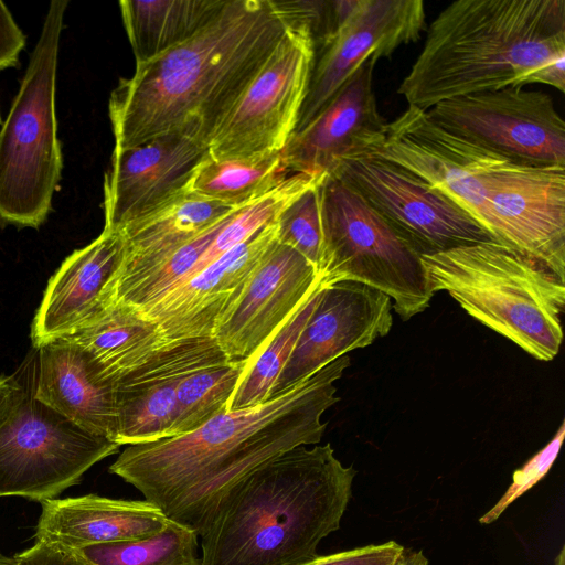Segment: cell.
Instances as JSON below:
<instances>
[{
    "label": "cell",
    "instance_id": "obj_27",
    "mask_svg": "<svg viewBox=\"0 0 565 565\" xmlns=\"http://www.w3.org/2000/svg\"><path fill=\"white\" fill-rule=\"evenodd\" d=\"M321 287L319 285L259 351L247 361L225 411L255 406L271 396L298 337L317 302Z\"/></svg>",
    "mask_w": 565,
    "mask_h": 565
},
{
    "label": "cell",
    "instance_id": "obj_14",
    "mask_svg": "<svg viewBox=\"0 0 565 565\" xmlns=\"http://www.w3.org/2000/svg\"><path fill=\"white\" fill-rule=\"evenodd\" d=\"M425 17L422 0H359L333 39L315 54L295 132L317 116L365 60L390 57L398 47L417 42Z\"/></svg>",
    "mask_w": 565,
    "mask_h": 565
},
{
    "label": "cell",
    "instance_id": "obj_13",
    "mask_svg": "<svg viewBox=\"0 0 565 565\" xmlns=\"http://www.w3.org/2000/svg\"><path fill=\"white\" fill-rule=\"evenodd\" d=\"M427 114L447 131L518 163L565 167V122L546 93L480 92L443 100Z\"/></svg>",
    "mask_w": 565,
    "mask_h": 565
},
{
    "label": "cell",
    "instance_id": "obj_15",
    "mask_svg": "<svg viewBox=\"0 0 565 565\" xmlns=\"http://www.w3.org/2000/svg\"><path fill=\"white\" fill-rule=\"evenodd\" d=\"M392 300L360 282L341 281L321 287L271 396L355 349L372 344L392 329Z\"/></svg>",
    "mask_w": 565,
    "mask_h": 565
},
{
    "label": "cell",
    "instance_id": "obj_6",
    "mask_svg": "<svg viewBox=\"0 0 565 565\" xmlns=\"http://www.w3.org/2000/svg\"><path fill=\"white\" fill-rule=\"evenodd\" d=\"M431 291H447L471 317L541 361L563 341L565 279L497 242L422 256Z\"/></svg>",
    "mask_w": 565,
    "mask_h": 565
},
{
    "label": "cell",
    "instance_id": "obj_9",
    "mask_svg": "<svg viewBox=\"0 0 565 565\" xmlns=\"http://www.w3.org/2000/svg\"><path fill=\"white\" fill-rule=\"evenodd\" d=\"M300 12L207 141L213 160L280 152L296 130L315 62L318 1Z\"/></svg>",
    "mask_w": 565,
    "mask_h": 565
},
{
    "label": "cell",
    "instance_id": "obj_12",
    "mask_svg": "<svg viewBox=\"0 0 565 565\" xmlns=\"http://www.w3.org/2000/svg\"><path fill=\"white\" fill-rule=\"evenodd\" d=\"M60 339L79 347L116 393L228 362L213 338L168 341L154 322L125 303H111L92 324Z\"/></svg>",
    "mask_w": 565,
    "mask_h": 565
},
{
    "label": "cell",
    "instance_id": "obj_16",
    "mask_svg": "<svg viewBox=\"0 0 565 565\" xmlns=\"http://www.w3.org/2000/svg\"><path fill=\"white\" fill-rule=\"evenodd\" d=\"M319 285L315 266L277 241L212 338L228 362H247Z\"/></svg>",
    "mask_w": 565,
    "mask_h": 565
},
{
    "label": "cell",
    "instance_id": "obj_36",
    "mask_svg": "<svg viewBox=\"0 0 565 565\" xmlns=\"http://www.w3.org/2000/svg\"><path fill=\"white\" fill-rule=\"evenodd\" d=\"M534 83L553 86L559 92H565V53L548 61L540 68L533 79Z\"/></svg>",
    "mask_w": 565,
    "mask_h": 565
},
{
    "label": "cell",
    "instance_id": "obj_7",
    "mask_svg": "<svg viewBox=\"0 0 565 565\" xmlns=\"http://www.w3.org/2000/svg\"><path fill=\"white\" fill-rule=\"evenodd\" d=\"M67 0L50 2L39 40L0 128V225L39 228L60 190L63 154L55 111Z\"/></svg>",
    "mask_w": 565,
    "mask_h": 565
},
{
    "label": "cell",
    "instance_id": "obj_19",
    "mask_svg": "<svg viewBox=\"0 0 565 565\" xmlns=\"http://www.w3.org/2000/svg\"><path fill=\"white\" fill-rule=\"evenodd\" d=\"M206 156V145L188 132L114 149L104 178V230L117 231L181 192Z\"/></svg>",
    "mask_w": 565,
    "mask_h": 565
},
{
    "label": "cell",
    "instance_id": "obj_18",
    "mask_svg": "<svg viewBox=\"0 0 565 565\" xmlns=\"http://www.w3.org/2000/svg\"><path fill=\"white\" fill-rule=\"evenodd\" d=\"M377 57L365 60L328 104L282 150L289 173L328 174L343 158L371 151L387 122L377 109L373 74Z\"/></svg>",
    "mask_w": 565,
    "mask_h": 565
},
{
    "label": "cell",
    "instance_id": "obj_31",
    "mask_svg": "<svg viewBox=\"0 0 565 565\" xmlns=\"http://www.w3.org/2000/svg\"><path fill=\"white\" fill-rule=\"evenodd\" d=\"M564 435L565 424L563 422L553 439L513 473L511 484L499 501L479 519L480 524L487 525L495 522L510 504L548 472L559 452Z\"/></svg>",
    "mask_w": 565,
    "mask_h": 565
},
{
    "label": "cell",
    "instance_id": "obj_39",
    "mask_svg": "<svg viewBox=\"0 0 565 565\" xmlns=\"http://www.w3.org/2000/svg\"><path fill=\"white\" fill-rule=\"evenodd\" d=\"M402 559H403V554H402L401 558L398 559V562L395 565H401L402 564Z\"/></svg>",
    "mask_w": 565,
    "mask_h": 565
},
{
    "label": "cell",
    "instance_id": "obj_8",
    "mask_svg": "<svg viewBox=\"0 0 565 565\" xmlns=\"http://www.w3.org/2000/svg\"><path fill=\"white\" fill-rule=\"evenodd\" d=\"M322 287L363 284L385 294L403 321L425 311L435 295L422 254L350 186L327 174L320 185Z\"/></svg>",
    "mask_w": 565,
    "mask_h": 565
},
{
    "label": "cell",
    "instance_id": "obj_10",
    "mask_svg": "<svg viewBox=\"0 0 565 565\" xmlns=\"http://www.w3.org/2000/svg\"><path fill=\"white\" fill-rule=\"evenodd\" d=\"M31 356L23 402L0 427V498L56 499L120 446L77 427L33 396Z\"/></svg>",
    "mask_w": 565,
    "mask_h": 565
},
{
    "label": "cell",
    "instance_id": "obj_34",
    "mask_svg": "<svg viewBox=\"0 0 565 565\" xmlns=\"http://www.w3.org/2000/svg\"><path fill=\"white\" fill-rule=\"evenodd\" d=\"M25 41L9 8L0 0V71L19 65Z\"/></svg>",
    "mask_w": 565,
    "mask_h": 565
},
{
    "label": "cell",
    "instance_id": "obj_23",
    "mask_svg": "<svg viewBox=\"0 0 565 565\" xmlns=\"http://www.w3.org/2000/svg\"><path fill=\"white\" fill-rule=\"evenodd\" d=\"M253 201L230 205L201 198L184 188L156 209L117 230L125 239V256L108 286L107 303L115 285L154 267L215 223Z\"/></svg>",
    "mask_w": 565,
    "mask_h": 565
},
{
    "label": "cell",
    "instance_id": "obj_1",
    "mask_svg": "<svg viewBox=\"0 0 565 565\" xmlns=\"http://www.w3.org/2000/svg\"><path fill=\"white\" fill-rule=\"evenodd\" d=\"M349 366L342 355L264 403L223 411L183 435L129 445L109 471L200 535L244 478L290 449L320 443L322 415L340 399L335 382Z\"/></svg>",
    "mask_w": 565,
    "mask_h": 565
},
{
    "label": "cell",
    "instance_id": "obj_4",
    "mask_svg": "<svg viewBox=\"0 0 565 565\" xmlns=\"http://www.w3.org/2000/svg\"><path fill=\"white\" fill-rule=\"evenodd\" d=\"M565 53V0H457L429 24L398 86L428 110L469 94L523 87Z\"/></svg>",
    "mask_w": 565,
    "mask_h": 565
},
{
    "label": "cell",
    "instance_id": "obj_29",
    "mask_svg": "<svg viewBox=\"0 0 565 565\" xmlns=\"http://www.w3.org/2000/svg\"><path fill=\"white\" fill-rule=\"evenodd\" d=\"M246 363L226 362L182 377L175 390L177 413L171 437L193 431L225 411Z\"/></svg>",
    "mask_w": 565,
    "mask_h": 565
},
{
    "label": "cell",
    "instance_id": "obj_30",
    "mask_svg": "<svg viewBox=\"0 0 565 565\" xmlns=\"http://www.w3.org/2000/svg\"><path fill=\"white\" fill-rule=\"evenodd\" d=\"M321 183L295 199L275 220L278 243L296 249L315 266L317 273L322 244Z\"/></svg>",
    "mask_w": 565,
    "mask_h": 565
},
{
    "label": "cell",
    "instance_id": "obj_24",
    "mask_svg": "<svg viewBox=\"0 0 565 565\" xmlns=\"http://www.w3.org/2000/svg\"><path fill=\"white\" fill-rule=\"evenodd\" d=\"M226 0H122L121 19L136 62L153 58L201 30Z\"/></svg>",
    "mask_w": 565,
    "mask_h": 565
},
{
    "label": "cell",
    "instance_id": "obj_5",
    "mask_svg": "<svg viewBox=\"0 0 565 565\" xmlns=\"http://www.w3.org/2000/svg\"><path fill=\"white\" fill-rule=\"evenodd\" d=\"M434 188L494 242L564 271L565 167L521 164L449 132Z\"/></svg>",
    "mask_w": 565,
    "mask_h": 565
},
{
    "label": "cell",
    "instance_id": "obj_28",
    "mask_svg": "<svg viewBox=\"0 0 565 565\" xmlns=\"http://www.w3.org/2000/svg\"><path fill=\"white\" fill-rule=\"evenodd\" d=\"M181 379L117 392L114 443L129 446L171 437L177 413L175 390Z\"/></svg>",
    "mask_w": 565,
    "mask_h": 565
},
{
    "label": "cell",
    "instance_id": "obj_11",
    "mask_svg": "<svg viewBox=\"0 0 565 565\" xmlns=\"http://www.w3.org/2000/svg\"><path fill=\"white\" fill-rule=\"evenodd\" d=\"M328 174L362 196L422 256L494 242L440 191L381 157L367 152L347 157Z\"/></svg>",
    "mask_w": 565,
    "mask_h": 565
},
{
    "label": "cell",
    "instance_id": "obj_17",
    "mask_svg": "<svg viewBox=\"0 0 565 565\" xmlns=\"http://www.w3.org/2000/svg\"><path fill=\"white\" fill-rule=\"evenodd\" d=\"M275 220L181 286L135 309L154 322L168 341L212 338L223 315L238 299L254 270L277 243Z\"/></svg>",
    "mask_w": 565,
    "mask_h": 565
},
{
    "label": "cell",
    "instance_id": "obj_38",
    "mask_svg": "<svg viewBox=\"0 0 565 565\" xmlns=\"http://www.w3.org/2000/svg\"><path fill=\"white\" fill-rule=\"evenodd\" d=\"M555 565H565V546L559 550L555 558Z\"/></svg>",
    "mask_w": 565,
    "mask_h": 565
},
{
    "label": "cell",
    "instance_id": "obj_3",
    "mask_svg": "<svg viewBox=\"0 0 565 565\" xmlns=\"http://www.w3.org/2000/svg\"><path fill=\"white\" fill-rule=\"evenodd\" d=\"M356 470L330 444L298 446L253 471L203 527L201 565H300L339 530Z\"/></svg>",
    "mask_w": 565,
    "mask_h": 565
},
{
    "label": "cell",
    "instance_id": "obj_21",
    "mask_svg": "<svg viewBox=\"0 0 565 565\" xmlns=\"http://www.w3.org/2000/svg\"><path fill=\"white\" fill-rule=\"evenodd\" d=\"M33 396L83 430L114 441L117 393L76 344L56 339L35 349Z\"/></svg>",
    "mask_w": 565,
    "mask_h": 565
},
{
    "label": "cell",
    "instance_id": "obj_40",
    "mask_svg": "<svg viewBox=\"0 0 565 565\" xmlns=\"http://www.w3.org/2000/svg\"><path fill=\"white\" fill-rule=\"evenodd\" d=\"M0 124H1V118H0Z\"/></svg>",
    "mask_w": 565,
    "mask_h": 565
},
{
    "label": "cell",
    "instance_id": "obj_37",
    "mask_svg": "<svg viewBox=\"0 0 565 565\" xmlns=\"http://www.w3.org/2000/svg\"><path fill=\"white\" fill-rule=\"evenodd\" d=\"M401 565H428V559L423 551H414L405 547Z\"/></svg>",
    "mask_w": 565,
    "mask_h": 565
},
{
    "label": "cell",
    "instance_id": "obj_33",
    "mask_svg": "<svg viewBox=\"0 0 565 565\" xmlns=\"http://www.w3.org/2000/svg\"><path fill=\"white\" fill-rule=\"evenodd\" d=\"M0 565H84L72 550L51 543H35L13 556L0 554Z\"/></svg>",
    "mask_w": 565,
    "mask_h": 565
},
{
    "label": "cell",
    "instance_id": "obj_2",
    "mask_svg": "<svg viewBox=\"0 0 565 565\" xmlns=\"http://www.w3.org/2000/svg\"><path fill=\"white\" fill-rule=\"evenodd\" d=\"M299 12V1L226 0L192 38L136 62L110 93L114 149L174 132L207 145Z\"/></svg>",
    "mask_w": 565,
    "mask_h": 565
},
{
    "label": "cell",
    "instance_id": "obj_32",
    "mask_svg": "<svg viewBox=\"0 0 565 565\" xmlns=\"http://www.w3.org/2000/svg\"><path fill=\"white\" fill-rule=\"evenodd\" d=\"M404 546L395 541L355 547L317 557L300 565H395Z\"/></svg>",
    "mask_w": 565,
    "mask_h": 565
},
{
    "label": "cell",
    "instance_id": "obj_35",
    "mask_svg": "<svg viewBox=\"0 0 565 565\" xmlns=\"http://www.w3.org/2000/svg\"><path fill=\"white\" fill-rule=\"evenodd\" d=\"M30 362L31 358L25 360L26 365H21L13 374L0 376V427L25 397Z\"/></svg>",
    "mask_w": 565,
    "mask_h": 565
},
{
    "label": "cell",
    "instance_id": "obj_25",
    "mask_svg": "<svg viewBox=\"0 0 565 565\" xmlns=\"http://www.w3.org/2000/svg\"><path fill=\"white\" fill-rule=\"evenodd\" d=\"M289 174L282 151L228 160L206 156L194 169L185 190L201 198L238 205L269 192Z\"/></svg>",
    "mask_w": 565,
    "mask_h": 565
},
{
    "label": "cell",
    "instance_id": "obj_20",
    "mask_svg": "<svg viewBox=\"0 0 565 565\" xmlns=\"http://www.w3.org/2000/svg\"><path fill=\"white\" fill-rule=\"evenodd\" d=\"M124 256L120 231L103 230L92 243L63 260L51 276L32 320L33 349L88 327L106 311L107 289Z\"/></svg>",
    "mask_w": 565,
    "mask_h": 565
},
{
    "label": "cell",
    "instance_id": "obj_26",
    "mask_svg": "<svg viewBox=\"0 0 565 565\" xmlns=\"http://www.w3.org/2000/svg\"><path fill=\"white\" fill-rule=\"evenodd\" d=\"M198 539L192 529L169 520L147 537L70 550L84 565H201Z\"/></svg>",
    "mask_w": 565,
    "mask_h": 565
},
{
    "label": "cell",
    "instance_id": "obj_22",
    "mask_svg": "<svg viewBox=\"0 0 565 565\" xmlns=\"http://www.w3.org/2000/svg\"><path fill=\"white\" fill-rule=\"evenodd\" d=\"M36 541L66 548L137 540L162 530L169 522L147 500H122L86 494L41 503Z\"/></svg>",
    "mask_w": 565,
    "mask_h": 565
}]
</instances>
